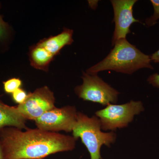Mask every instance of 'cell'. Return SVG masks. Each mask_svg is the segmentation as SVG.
<instances>
[{
    "label": "cell",
    "instance_id": "7c38bea8",
    "mask_svg": "<svg viewBox=\"0 0 159 159\" xmlns=\"http://www.w3.org/2000/svg\"><path fill=\"white\" fill-rule=\"evenodd\" d=\"M3 88L7 94H12L18 89L21 88L22 82L19 78H12L3 82Z\"/></svg>",
    "mask_w": 159,
    "mask_h": 159
},
{
    "label": "cell",
    "instance_id": "4fadbf2b",
    "mask_svg": "<svg viewBox=\"0 0 159 159\" xmlns=\"http://www.w3.org/2000/svg\"><path fill=\"white\" fill-rule=\"evenodd\" d=\"M150 2L153 6L154 12L151 16L145 20V25L148 27L155 25L159 19V0H151Z\"/></svg>",
    "mask_w": 159,
    "mask_h": 159
},
{
    "label": "cell",
    "instance_id": "5bb4252c",
    "mask_svg": "<svg viewBox=\"0 0 159 159\" xmlns=\"http://www.w3.org/2000/svg\"><path fill=\"white\" fill-rule=\"evenodd\" d=\"M10 33V27L9 25L3 20L2 17L0 15V42L1 43L5 42L6 40L9 38Z\"/></svg>",
    "mask_w": 159,
    "mask_h": 159
},
{
    "label": "cell",
    "instance_id": "7a4b0ae2",
    "mask_svg": "<svg viewBox=\"0 0 159 159\" xmlns=\"http://www.w3.org/2000/svg\"><path fill=\"white\" fill-rule=\"evenodd\" d=\"M113 46L105 58L88 69L86 73L94 75L101 71L113 70L131 74L140 69L154 70L150 56L143 53L126 39L119 40Z\"/></svg>",
    "mask_w": 159,
    "mask_h": 159
},
{
    "label": "cell",
    "instance_id": "2e32d148",
    "mask_svg": "<svg viewBox=\"0 0 159 159\" xmlns=\"http://www.w3.org/2000/svg\"><path fill=\"white\" fill-rule=\"evenodd\" d=\"M147 81L149 84L154 87L159 88V74L155 73L152 74L147 79Z\"/></svg>",
    "mask_w": 159,
    "mask_h": 159
},
{
    "label": "cell",
    "instance_id": "52a82bcc",
    "mask_svg": "<svg viewBox=\"0 0 159 159\" xmlns=\"http://www.w3.org/2000/svg\"><path fill=\"white\" fill-rule=\"evenodd\" d=\"M55 102L54 93L45 86L28 94L25 101L16 107L26 120L34 121L46 112L55 107Z\"/></svg>",
    "mask_w": 159,
    "mask_h": 159
},
{
    "label": "cell",
    "instance_id": "30bf717a",
    "mask_svg": "<svg viewBox=\"0 0 159 159\" xmlns=\"http://www.w3.org/2000/svg\"><path fill=\"white\" fill-rule=\"evenodd\" d=\"M73 30L65 28L61 33L44 39L37 44L45 48L54 56H56L64 47L70 45L73 43Z\"/></svg>",
    "mask_w": 159,
    "mask_h": 159
},
{
    "label": "cell",
    "instance_id": "277c9868",
    "mask_svg": "<svg viewBox=\"0 0 159 159\" xmlns=\"http://www.w3.org/2000/svg\"><path fill=\"white\" fill-rule=\"evenodd\" d=\"M144 110L141 101L131 100L120 105L109 104L105 108L96 112L95 116L100 120L101 129L114 131L128 126L135 116Z\"/></svg>",
    "mask_w": 159,
    "mask_h": 159
},
{
    "label": "cell",
    "instance_id": "e0dca14e",
    "mask_svg": "<svg viewBox=\"0 0 159 159\" xmlns=\"http://www.w3.org/2000/svg\"><path fill=\"white\" fill-rule=\"evenodd\" d=\"M150 58L152 61L155 63H159V49L150 55Z\"/></svg>",
    "mask_w": 159,
    "mask_h": 159
},
{
    "label": "cell",
    "instance_id": "5b68a950",
    "mask_svg": "<svg viewBox=\"0 0 159 159\" xmlns=\"http://www.w3.org/2000/svg\"><path fill=\"white\" fill-rule=\"evenodd\" d=\"M81 78L82 84L74 89L75 94L79 98L103 106L116 103L119 92L103 81L97 74L83 73Z\"/></svg>",
    "mask_w": 159,
    "mask_h": 159
},
{
    "label": "cell",
    "instance_id": "3957f363",
    "mask_svg": "<svg viewBox=\"0 0 159 159\" xmlns=\"http://www.w3.org/2000/svg\"><path fill=\"white\" fill-rule=\"evenodd\" d=\"M101 123L96 116L89 117L78 112L77 122L73 128V136L77 139H81L90 155L91 159H102L100 149L102 145L111 146L116 140L117 136L113 131H101Z\"/></svg>",
    "mask_w": 159,
    "mask_h": 159
},
{
    "label": "cell",
    "instance_id": "8fae6325",
    "mask_svg": "<svg viewBox=\"0 0 159 159\" xmlns=\"http://www.w3.org/2000/svg\"><path fill=\"white\" fill-rule=\"evenodd\" d=\"M54 57L45 48L37 44L30 48L29 59L31 65L37 70L48 71L49 65Z\"/></svg>",
    "mask_w": 159,
    "mask_h": 159
},
{
    "label": "cell",
    "instance_id": "8992f818",
    "mask_svg": "<svg viewBox=\"0 0 159 159\" xmlns=\"http://www.w3.org/2000/svg\"><path fill=\"white\" fill-rule=\"evenodd\" d=\"M77 112L74 106H66L60 108L55 107L46 112L34 122L36 127L42 130L71 132L77 122Z\"/></svg>",
    "mask_w": 159,
    "mask_h": 159
},
{
    "label": "cell",
    "instance_id": "ac0fdd59",
    "mask_svg": "<svg viewBox=\"0 0 159 159\" xmlns=\"http://www.w3.org/2000/svg\"><path fill=\"white\" fill-rule=\"evenodd\" d=\"M0 159H4L2 150H1V146H0Z\"/></svg>",
    "mask_w": 159,
    "mask_h": 159
},
{
    "label": "cell",
    "instance_id": "6da1fadb",
    "mask_svg": "<svg viewBox=\"0 0 159 159\" xmlns=\"http://www.w3.org/2000/svg\"><path fill=\"white\" fill-rule=\"evenodd\" d=\"M23 130L7 127L0 131L4 159H43L57 152L74 150L78 140L73 136L37 128Z\"/></svg>",
    "mask_w": 159,
    "mask_h": 159
},
{
    "label": "cell",
    "instance_id": "ba28073f",
    "mask_svg": "<svg viewBox=\"0 0 159 159\" xmlns=\"http://www.w3.org/2000/svg\"><path fill=\"white\" fill-rule=\"evenodd\" d=\"M114 12L113 21L115 29L112 40L113 46L117 41L126 39L130 33V27L134 23L140 22L134 17L133 7L137 0H111V1Z\"/></svg>",
    "mask_w": 159,
    "mask_h": 159
},
{
    "label": "cell",
    "instance_id": "9c48e42d",
    "mask_svg": "<svg viewBox=\"0 0 159 159\" xmlns=\"http://www.w3.org/2000/svg\"><path fill=\"white\" fill-rule=\"evenodd\" d=\"M26 121L16 107L10 106L0 100V131L7 127L27 129Z\"/></svg>",
    "mask_w": 159,
    "mask_h": 159
},
{
    "label": "cell",
    "instance_id": "9a60e30c",
    "mask_svg": "<svg viewBox=\"0 0 159 159\" xmlns=\"http://www.w3.org/2000/svg\"><path fill=\"white\" fill-rule=\"evenodd\" d=\"M28 95V94L25 91L21 88H20L11 94V97L14 102L19 105L25 101Z\"/></svg>",
    "mask_w": 159,
    "mask_h": 159
}]
</instances>
